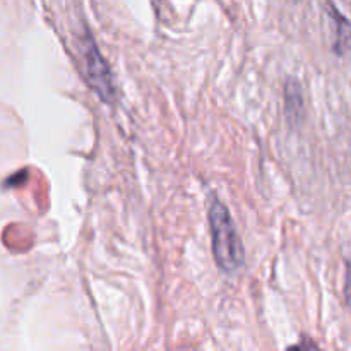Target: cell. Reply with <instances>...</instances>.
<instances>
[{
    "label": "cell",
    "mask_w": 351,
    "mask_h": 351,
    "mask_svg": "<svg viewBox=\"0 0 351 351\" xmlns=\"http://www.w3.org/2000/svg\"><path fill=\"white\" fill-rule=\"evenodd\" d=\"M345 302L351 311V257L346 263V281H345Z\"/></svg>",
    "instance_id": "obj_5"
},
{
    "label": "cell",
    "mask_w": 351,
    "mask_h": 351,
    "mask_svg": "<svg viewBox=\"0 0 351 351\" xmlns=\"http://www.w3.org/2000/svg\"><path fill=\"white\" fill-rule=\"evenodd\" d=\"M295 2H298V0H295Z\"/></svg>",
    "instance_id": "obj_6"
},
{
    "label": "cell",
    "mask_w": 351,
    "mask_h": 351,
    "mask_svg": "<svg viewBox=\"0 0 351 351\" xmlns=\"http://www.w3.org/2000/svg\"><path fill=\"white\" fill-rule=\"evenodd\" d=\"M285 112L291 123L300 122L304 117V93H302V86L295 79H288V82L285 84Z\"/></svg>",
    "instance_id": "obj_4"
},
{
    "label": "cell",
    "mask_w": 351,
    "mask_h": 351,
    "mask_svg": "<svg viewBox=\"0 0 351 351\" xmlns=\"http://www.w3.org/2000/svg\"><path fill=\"white\" fill-rule=\"evenodd\" d=\"M81 50L82 60H84L86 77H88L89 86L93 91L99 96L105 103L115 101V82H113V74L108 67V62L99 51L95 38L91 34H84L81 38Z\"/></svg>",
    "instance_id": "obj_2"
},
{
    "label": "cell",
    "mask_w": 351,
    "mask_h": 351,
    "mask_svg": "<svg viewBox=\"0 0 351 351\" xmlns=\"http://www.w3.org/2000/svg\"><path fill=\"white\" fill-rule=\"evenodd\" d=\"M209 226L216 264L223 273H237L243 266L245 252L232 215L218 197L209 201Z\"/></svg>",
    "instance_id": "obj_1"
},
{
    "label": "cell",
    "mask_w": 351,
    "mask_h": 351,
    "mask_svg": "<svg viewBox=\"0 0 351 351\" xmlns=\"http://www.w3.org/2000/svg\"><path fill=\"white\" fill-rule=\"evenodd\" d=\"M328 14L332 21V27H335L332 50L336 55L348 53L351 50V23L335 5H329Z\"/></svg>",
    "instance_id": "obj_3"
}]
</instances>
